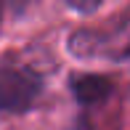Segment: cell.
<instances>
[{"mask_svg":"<svg viewBox=\"0 0 130 130\" xmlns=\"http://www.w3.org/2000/svg\"><path fill=\"white\" fill-rule=\"evenodd\" d=\"M43 90V80L27 64H3L0 67V109L3 111H24L37 101Z\"/></svg>","mask_w":130,"mask_h":130,"instance_id":"1","label":"cell"},{"mask_svg":"<svg viewBox=\"0 0 130 130\" xmlns=\"http://www.w3.org/2000/svg\"><path fill=\"white\" fill-rule=\"evenodd\" d=\"M67 3H69V8L80 11V13H93L101 5V0H67Z\"/></svg>","mask_w":130,"mask_h":130,"instance_id":"2","label":"cell"},{"mask_svg":"<svg viewBox=\"0 0 130 130\" xmlns=\"http://www.w3.org/2000/svg\"><path fill=\"white\" fill-rule=\"evenodd\" d=\"M37 0H5V5L8 8H13V11H27L29 5H35Z\"/></svg>","mask_w":130,"mask_h":130,"instance_id":"3","label":"cell"},{"mask_svg":"<svg viewBox=\"0 0 130 130\" xmlns=\"http://www.w3.org/2000/svg\"><path fill=\"white\" fill-rule=\"evenodd\" d=\"M3 3H5V0H0V8H3Z\"/></svg>","mask_w":130,"mask_h":130,"instance_id":"4","label":"cell"}]
</instances>
